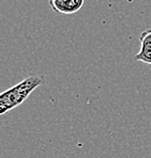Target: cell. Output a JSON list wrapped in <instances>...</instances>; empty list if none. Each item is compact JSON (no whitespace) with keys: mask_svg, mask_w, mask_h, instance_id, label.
<instances>
[{"mask_svg":"<svg viewBox=\"0 0 151 158\" xmlns=\"http://www.w3.org/2000/svg\"><path fill=\"white\" fill-rule=\"evenodd\" d=\"M43 83L40 76H28L0 95V114L3 115L23 104L29 95Z\"/></svg>","mask_w":151,"mask_h":158,"instance_id":"1","label":"cell"},{"mask_svg":"<svg viewBox=\"0 0 151 158\" xmlns=\"http://www.w3.org/2000/svg\"><path fill=\"white\" fill-rule=\"evenodd\" d=\"M85 0H50V4L56 12L74 14L80 10Z\"/></svg>","mask_w":151,"mask_h":158,"instance_id":"2","label":"cell"},{"mask_svg":"<svg viewBox=\"0 0 151 158\" xmlns=\"http://www.w3.org/2000/svg\"><path fill=\"white\" fill-rule=\"evenodd\" d=\"M134 59L146 64H151V29L145 30L140 34V50Z\"/></svg>","mask_w":151,"mask_h":158,"instance_id":"3","label":"cell"}]
</instances>
